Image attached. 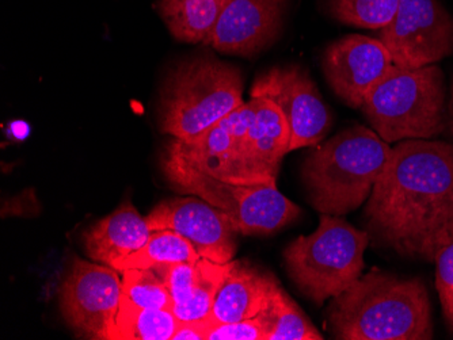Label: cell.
Returning a JSON list of instances; mask_svg holds the SVG:
<instances>
[{"mask_svg": "<svg viewBox=\"0 0 453 340\" xmlns=\"http://www.w3.org/2000/svg\"><path fill=\"white\" fill-rule=\"evenodd\" d=\"M162 169L175 192L195 195L218 208L233 220L241 235H271L302 215L277 185L226 184L166 149Z\"/></svg>", "mask_w": 453, "mask_h": 340, "instance_id": "cell-7", "label": "cell"}, {"mask_svg": "<svg viewBox=\"0 0 453 340\" xmlns=\"http://www.w3.org/2000/svg\"><path fill=\"white\" fill-rule=\"evenodd\" d=\"M448 116H449V132L453 139V78L450 82L449 96H448Z\"/></svg>", "mask_w": 453, "mask_h": 340, "instance_id": "cell-29", "label": "cell"}, {"mask_svg": "<svg viewBox=\"0 0 453 340\" xmlns=\"http://www.w3.org/2000/svg\"><path fill=\"white\" fill-rule=\"evenodd\" d=\"M234 262L216 263L210 259L197 261V278L187 301L173 306L172 311L180 321H195L211 317L213 301L224 279L233 268Z\"/></svg>", "mask_w": 453, "mask_h": 340, "instance_id": "cell-22", "label": "cell"}, {"mask_svg": "<svg viewBox=\"0 0 453 340\" xmlns=\"http://www.w3.org/2000/svg\"><path fill=\"white\" fill-rule=\"evenodd\" d=\"M178 326L170 309L142 308L122 294L111 340H173Z\"/></svg>", "mask_w": 453, "mask_h": 340, "instance_id": "cell-19", "label": "cell"}, {"mask_svg": "<svg viewBox=\"0 0 453 340\" xmlns=\"http://www.w3.org/2000/svg\"><path fill=\"white\" fill-rule=\"evenodd\" d=\"M172 294L173 306L185 303L197 278V262L174 263L154 268Z\"/></svg>", "mask_w": 453, "mask_h": 340, "instance_id": "cell-25", "label": "cell"}, {"mask_svg": "<svg viewBox=\"0 0 453 340\" xmlns=\"http://www.w3.org/2000/svg\"><path fill=\"white\" fill-rule=\"evenodd\" d=\"M364 215L376 242L406 258L434 262L453 242V144L396 143Z\"/></svg>", "mask_w": 453, "mask_h": 340, "instance_id": "cell-1", "label": "cell"}, {"mask_svg": "<svg viewBox=\"0 0 453 340\" xmlns=\"http://www.w3.org/2000/svg\"><path fill=\"white\" fill-rule=\"evenodd\" d=\"M391 148L372 128L358 124L317 144L302 169L308 201L320 215L355 212L368 201Z\"/></svg>", "mask_w": 453, "mask_h": 340, "instance_id": "cell-3", "label": "cell"}, {"mask_svg": "<svg viewBox=\"0 0 453 340\" xmlns=\"http://www.w3.org/2000/svg\"><path fill=\"white\" fill-rule=\"evenodd\" d=\"M250 98H266L279 106L291 132V152L317 146L332 131V110L299 65L274 67L257 76Z\"/></svg>", "mask_w": 453, "mask_h": 340, "instance_id": "cell-10", "label": "cell"}, {"mask_svg": "<svg viewBox=\"0 0 453 340\" xmlns=\"http://www.w3.org/2000/svg\"><path fill=\"white\" fill-rule=\"evenodd\" d=\"M207 340H266L262 314L231 323H213Z\"/></svg>", "mask_w": 453, "mask_h": 340, "instance_id": "cell-26", "label": "cell"}, {"mask_svg": "<svg viewBox=\"0 0 453 340\" xmlns=\"http://www.w3.org/2000/svg\"><path fill=\"white\" fill-rule=\"evenodd\" d=\"M226 0H157V10L173 37L211 47Z\"/></svg>", "mask_w": 453, "mask_h": 340, "instance_id": "cell-18", "label": "cell"}, {"mask_svg": "<svg viewBox=\"0 0 453 340\" xmlns=\"http://www.w3.org/2000/svg\"><path fill=\"white\" fill-rule=\"evenodd\" d=\"M289 0H226L211 47L224 55L254 57L281 32Z\"/></svg>", "mask_w": 453, "mask_h": 340, "instance_id": "cell-14", "label": "cell"}, {"mask_svg": "<svg viewBox=\"0 0 453 340\" xmlns=\"http://www.w3.org/2000/svg\"><path fill=\"white\" fill-rule=\"evenodd\" d=\"M146 218L151 230H174L188 238L201 258L216 263L234 261L241 233L226 213L201 198L166 200Z\"/></svg>", "mask_w": 453, "mask_h": 340, "instance_id": "cell-11", "label": "cell"}, {"mask_svg": "<svg viewBox=\"0 0 453 340\" xmlns=\"http://www.w3.org/2000/svg\"><path fill=\"white\" fill-rule=\"evenodd\" d=\"M279 286L272 274L235 261L216 294L211 319L213 323H231L257 317L269 308Z\"/></svg>", "mask_w": 453, "mask_h": 340, "instance_id": "cell-16", "label": "cell"}, {"mask_svg": "<svg viewBox=\"0 0 453 340\" xmlns=\"http://www.w3.org/2000/svg\"><path fill=\"white\" fill-rule=\"evenodd\" d=\"M326 4L341 24L380 30L393 21L399 0H326Z\"/></svg>", "mask_w": 453, "mask_h": 340, "instance_id": "cell-23", "label": "cell"}, {"mask_svg": "<svg viewBox=\"0 0 453 340\" xmlns=\"http://www.w3.org/2000/svg\"><path fill=\"white\" fill-rule=\"evenodd\" d=\"M369 125L387 144L434 140L449 132L445 73L437 64L393 67L371 88L363 108Z\"/></svg>", "mask_w": 453, "mask_h": 340, "instance_id": "cell-4", "label": "cell"}, {"mask_svg": "<svg viewBox=\"0 0 453 340\" xmlns=\"http://www.w3.org/2000/svg\"><path fill=\"white\" fill-rule=\"evenodd\" d=\"M393 67L379 38L350 34L326 48L322 70L328 86L349 108L361 110L369 91Z\"/></svg>", "mask_w": 453, "mask_h": 340, "instance_id": "cell-13", "label": "cell"}, {"mask_svg": "<svg viewBox=\"0 0 453 340\" xmlns=\"http://www.w3.org/2000/svg\"><path fill=\"white\" fill-rule=\"evenodd\" d=\"M230 114L190 139L173 137L165 149L219 181L234 185H264L251 174L239 151Z\"/></svg>", "mask_w": 453, "mask_h": 340, "instance_id": "cell-15", "label": "cell"}, {"mask_svg": "<svg viewBox=\"0 0 453 340\" xmlns=\"http://www.w3.org/2000/svg\"><path fill=\"white\" fill-rule=\"evenodd\" d=\"M200 258L189 240L180 233L170 230H152L146 245L111 268L122 273L128 268H155L174 263L197 262Z\"/></svg>", "mask_w": 453, "mask_h": 340, "instance_id": "cell-20", "label": "cell"}, {"mask_svg": "<svg viewBox=\"0 0 453 340\" xmlns=\"http://www.w3.org/2000/svg\"><path fill=\"white\" fill-rule=\"evenodd\" d=\"M119 271L75 258L61 285L60 308L68 326L86 339L111 340L122 298Z\"/></svg>", "mask_w": 453, "mask_h": 340, "instance_id": "cell-9", "label": "cell"}, {"mask_svg": "<svg viewBox=\"0 0 453 340\" xmlns=\"http://www.w3.org/2000/svg\"><path fill=\"white\" fill-rule=\"evenodd\" d=\"M436 289L448 324L453 321V242L444 248L436 261Z\"/></svg>", "mask_w": 453, "mask_h": 340, "instance_id": "cell-27", "label": "cell"}, {"mask_svg": "<svg viewBox=\"0 0 453 340\" xmlns=\"http://www.w3.org/2000/svg\"><path fill=\"white\" fill-rule=\"evenodd\" d=\"M151 232L147 218L127 201L85 233L86 253L96 262L113 266L146 245Z\"/></svg>", "mask_w": 453, "mask_h": 340, "instance_id": "cell-17", "label": "cell"}, {"mask_svg": "<svg viewBox=\"0 0 453 340\" xmlns=\"http://www.w3.org/2000/svg\"><path fill=\"white\" fill-rule=\"evenodd\" d=\"M378 38L396 67L437 64L453 55V17L440 0H399L395 17Z\"/></svg>", "mask_w": 453, "mask_h": 340, "instance_id": "cell-8", "label": "cell"}, {"mask_svg": "<svg viewBox=\"0 0 453 340\" xmlns=\"http://www.w3.org/2000/svg\"><path fill=\"white\" fill-rule=\"evenodd\" d=\"M243 76L239 68L213 56L178 65L160 95V131L190 139L215 125L243 105Z\"/></svg>", "mask_w": 453, "mask_h": 340, "instance_id": "cell-5", "label": "cell"}, {"mask_svg": "<svg viewBox=\"0 0 453 340\" xmlns=\"http://www.w3.org/2000/svg\"><path fill=\"white\" fill-rule=\"evenodd\" d=\"M213 320L211 317L195 321H180L173 340H207Z\"/></svg>", "mask_w": 453, "mask_h": 340, "instance_id": "cell-28", "label": "cell"}, {"mask_svg": "<svg viewBox=\"0 0 453 340\" xmlns=\"http://www.w3.org/2000/svg\"><path fill=\"white\" fill-rule=\"evenodd\" d=\"M266 340H322L323 336L287 291L279 286L271 306L262 312Z\"/></svg>", "mask_w": 453, "mask_h": 340, "instance_id": "cell-21", "label": "cell"}, {"mask_svg": "<svg viewBox=\"0 0 453 340\" xmlns=\"http://www.w3.org/2000/svg\"><path fill=\"white\" fill-rule=\"evenodd\" d=\"M328 326L341 340H430L434 320L429 294L419 278L386 271L363 274L332 299Z\"/></svg>", "mask_w": 453, "mask_h": 340, "instance_id": "cell-2", "label": "cell"}, {"mask_svg": "<svg viewBox=\"0 0 453 340\" xmlns=\"http://www.w3.org/2000/svg\"><path fill=\"white\" fill-rule=\"evenodd\" d=\"M449 327H450V329H453V321H452V323L449 324Z\"/></svg>", "mask_w": 453, "mask_h": 340, "instance_id": "cell-30", "label": "cell"}, {"mask_svg": "<svg viewBox=\"0 0 453 340\" xmlns=\"http://www.w3.org/2000/svg\"><path fill=\"white\" fill-rule=\"evenodd\" d=\"M230 116L234 137L251 174L261 184L277 185L282 159L291 152V132L279 106L266 98H250Z\"/></svg>", "mask_w": 453, "mask_h": 340, "instance_id": "cell-12", "label": "cell"}, {"mask_svg": "<svg viewBox=\"0 0 453 340\" xmlns=\"http://www.w3.org/2000/svg\"><path fill=\"white\" fill-rule=\"evenodd\" d=\"M121 279L122 294L137 306L172 311V294L154 268H128Z\"/></svg>", "mask_w": 453, "mask_h": 340, "instance_id": "cell-24", "label": "cell"}, {"mask_svg": "<svg viewBox=\"0 0 453 340\" xmlns=\"http://www.w3.org/2000/svg\"><path fill=\"white\" fill-rule=\"evenodd\" d=\"M369 238L340 215H320L315 232L285 248L288 274L307 298L323 306L363 276Z\"/></svg>", "mask_w": 453, "mask_h": 340, "instance_id": "cell-6", "label": "cell"}]
</instances>
